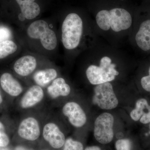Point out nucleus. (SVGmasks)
I'll use <instances>...</instances> for the list:
<instances>
[{
  "label": "nucleus",
  "instance_id": "obj_1",
  "mask_svg": "<svg viewBox=\"0 0 150 150\" xmlns=\"http://www.w3.org/2000/svg\"><path fill=\"white\" fill-rule=\"evenodd\" d=\"M96 20L100 29L105 31L111 29L115 32L129 29L133 23L130 13L125 9L118 8L100 11L97 14Z\"/></svg>",
  "mask_w": 150,
  "mask_h": 150
},
{
  "label": "nucleus",
  "instance_id": "obj_2",
  "mask_svg": "<svg viewBox=\"0 0 150 150\" xmlns=\"http://www.w3.org/2000/svg\"><path fill=\"white\" fill-rule=\"evenodd\" d=\"M83 32V22L76 13L67 16L62 25V41L66 49L72 50L79 44Z\"/></svg>",
  "mask_w": 150,
  "mask_h": 150
},
{
  "label": "nucleus",
  "instance_id": "obj_3",
  "mask_svg": "<svg viewBox=\"0 0 150 150\" xmlns=\"http://www.w3.org/2000/svg\"><path fill=\"white\" fill-rule=\"evenodd\" d=\"M115 67L111 58L105 56L100 59L99 66H89L86 71V75L89 82L93 85L110 82L119 75Z\"/></svg>",
  "mask_w": 150,
  "mask_h": 150
},
{
  "label": "nucleus",
  "instance_id": "obj_4",
  "mask_svg": "<svg viewBox=\"0 0 150 150\" xmlns=\"http://www.w3.org/2000/svg\"><path fill=\"white\" fill-rule=\"evenodd\" d=\"M27 34L30 38L40 39L41 44L46 50H53L56 48V33L49 28L48 23L44 21L40 20L33 22L28 28Z\"/></svg>",
  "mask_w": 150,
  "mask_h": 150
},
{
  "label": "nucleus",
  "instance_id": "obj_5",
  "mask_svg": "<svg viewBox=\"0 0 150 150\" xmlns=\"http://www.w3.org/2000/svg\"><path fill=\"white\" fill-rule=\"evenodd\" d=\"M94 93L93 102L101 109L111 110L118 106V99L110 82L97 85Z\"/></svg>",
  "mask_w": 150,
  "mask_h": 150
},
{
  "label": "nucleus",
  "instance_id": "obj_6",
  "mask_svg": "<svg viewBox=\"0 0 150 150\" xmlns=\"http://www.w3.org/2000/svg\"><path fill=\"white\" fill-rule=\"evenodd\" d=\"M113 115L108 112H103L96 118L94 123V136L100 144H106L113 139Z\"/></svg>",
  "mask_w": 150,
  "mask_h": 150
},
{
  "label": "nucleus",
  "instance_id": "obj_7",
  "mask_svg": "<svg viewBox=\"0 0 150 150\" xmlns=\"http://www.w3.org/2000/svg\"><path fill=\"white\" fill-rule=\"evenodd\" d=\"M62 112L64 115L68 118L70 123L76 128L82 127L86 122V113L77 103H67L63 107Z\"/></svg>",
  "mask_w": 150,
  "mask_h": 150
},
{
  "label": "nucleus",
  "instance_id": "obj_8",
  "mask_svg": "<svg viewBox=\"0 0 150 150\" xmlns=\"http://www.w3.org/2000/svg\"><path fill=\"white\" fill-rule=\"evenodd\" d=\"M18 133L19 136L24 139L30 141L37 140L40 134L38 121L33 117L25 118L19 125Z\"/></svg>",
  "mask_w": 150,
  "mask_h": 150
},
{
  "label": "nucleus",
  "instance_id": "obj_9",
  "mask_svg": "<svg viewBox=\"0 0 150 150\" xmlns=\"http://www.w3.org/2000/svg\"><path fill=\"white\" fill-rule=\"evenodd\" d=\"M43 136L44 139L54 149H59L64 144L66 139L59 126L54 123H48L43 127Z\"/></svg>",
  "mask_w": 150,
  "mask_h": 150
},
{
  "label": "nucleus",
  "instance_id": "obj_10",
  "mask_svg": "<svg viewBox=\"0 0 150 150\" xmlns=\"http://www.w3.org/2000/svg\"><path fill=\"white\" fill-rule=\"evenodd\" d=\"M135 40L137 46L142 51H150V18L146 19L141 23Z\"/></svg>",
  "mask_w": 150,
  "mask_h": 150
},
{
  "label": "nucleus",
  "instance_id": "obj_11",
  "mask_svg": "<svg viewBox=\"0 0 150 150\" xmlns=\"http://www.w3.org/2000/svg\"><path fill=\"white\" fill-rule=\"evenodd\" d=\"M44 96V91L41 86L38 85L33 86L22 98L21 106L23 109L33 107L43 100Z\"/></svg>",
  "mask_w": 150,
  "mask_h": 150
},
{
  "label": "nucleus",
  "instance_id": "obj_12",
  "mask_svg": "<svg viewBox=\"0 0 150 150\" xmlns=\"http://www.w3.org/2000/svg\"><path fill=\"white\" fill-rule=\"evenodd\" d=\"M0 84L4 91L11 96H18L22 92L21 85L10 73H5L1 76Z\"/></svg>",
  "mask_w": 150,
  "mask_h": 150
},
{
  "label": "nucleus",
  "instance_id": "obj_13",
  "mask_svg": "<svg viewBox=\"0 0 150 150\" xmlns=\"http://www.w3.org/2000/svg\"><path fill=\"white\" fill-rule=\"evenodd\" d=\"M36 67L37 61L35 57L28 55L18 59L13 65V69L17 74L26 76L33 72Z\"/></svg>",
  "mask_w": 150,
  "mask_h": 150
},
{
  "label": "nucleus",
  "instance_id": "obj_14",
  "mask_svg": "<svg viewBox=\"0 0 150 150\" xmlns=\"http://www.w3.org/2000/svg\"><path fill=\"white\" fill-rule=\"evenodd\" d=\"M71 89L64 79L58 78L55 79L47 88L48 95L52 98H57L60 96H67L71 93Z\"/></svg>",
  "mask_w": 150,
  "mask_h": 150
},
{
  "label": "nucleus",
  "instance_id": "obj_15",
  "mask_svg": "<svg viewBox=\"0 0 150 150\" xmlns=\"http://www.w3.org/2000/svg\"><path fill=\"white\" fill-rule=\"evenodd\" d=\"M20 7L21 14L25 18L31 20L35 18L40 13V6L35 0H16Z\"/></svg>",
  "mask_w": 150,
  "mask_h": 150
},
{
  "label": "nucleus",
  "instance_id": "obj_16",
  "mask_svg": "<svg viewBox=\"0 0 150 150\" xmlns=\"http://www.w3.org/2000/svg\"><path fill=\"white\" fill-rule=\"evenodd\" d=\"M57 76L56 70L51 68L38 71L34 74L33 79L38 85L44 86L54 81Z\"/></svg>",
  "mask_w": 150,
  "mask_h": 150
},
{
  "label": "nucleus",
  "instance_id": "obj_17",
  "mask_svg": "<svg viewBox=\"0 0 150 150\" xmlns=\"http://www.w3.org/2000/svg\"><path fill=\"white\" fill-rule=\"evenodd\" d=\"M149 105L147 100L144 98H141L137 100L136 107L130 113L131 118L134 121L140 120L142 115L147 112Z\"/></svg>",
  "mask_w": 150,
  "mask_h": 150
},
{
  "label": "nucleus",
  "instance_id": "obj_18",
  "mask_svg": "<svg viewBox=\"0 0 150 150\" xmlns=\"http://www.w3.org/2000/svg\"><path fill=\"white\" fill-rule=\"evenodd\" d=\"M17 46L11 40H7L0 42V59L13 54L17 51Z\"/></svg>",
  "mask_w": 150,
  "mask_h": 150
},
{
  "label": "nucleus",
  "instance_id": "obj_19",
  "mask_svg": "<svg viewBox=\"0 0 150 150\" xmlns=\"http://www.w3.org/2000/svg\"><path fill=\"white\" fill-rule=\"evenodd\" d=\"M64 150H83V146L81 142L69 138L65 141Z\"/></svg>",
  "mask_w": 150,
  "mask_h": 150
},
{
  "label": "nucleus",
  "instance_id": "obj_20",
  "mask_svg": "<svg viewBox=\"0 0 150 150\" xmlns=\"http://www.w3.org/2000/svg\"><path fill=\"white\" fill-rule=\"evenodd\" d=\"M10 140L6 133L4 125L0 121V147H4L8 145Z\"/></svg>",
  "mask_w": 150,
  "mask_h": 150
},
{
  "label": "nucleus",
  "instance_id": "obj_21",
  "mask_svg": "<svg viewBox=\"0 0 150 150\" xmlns=\"http://www.w3.org/2000/svg\"><path fill=\"white\" fill-rule=\"evenodd\" d=\"M131 147V142L127 139L118 140L115 143V148L117 150H130Z\"/></svg>",
  "mask_w": 150,
  "mask_h": 150
},
{
  "label": "nucleus",
  "instance_id": "obj_22",
  "mask_svg": "<svg viewBox=\"0 0 150 150\" xmlns=\"http://www.w3.org/2000/svg\"><path fill=\"white\" fill-rule=\"evenodd\" d=\"M11 33L9 30L5 27H0V42L8 40Z\"/></svg>",
  "mask_w": 150,
  "mask_h": 150
},
{
  "label": "nucleus",
  "instance_id": "obj_23",
  "mask_svg": "<svg viewBox=\"0 0 150 150\" xmlns=\"http://www.w3.org/2000/svg\"><path fill=\"white\" fill-rule=\"evenodd\" d=\"M141 85L146 91L150 92V76H145L141 79Z\"/></svg>",
  "mask_w": 150,
  "mask_h": 150
},
{
  "label": "nucleus",
  "instance_id": "obj_24",
  "mask_svg": "<svg viewBox=\"0 0 150 150\" xmlns=\"http://www.w3.org/2000/svg\"><path fill=\"white\" fill-rule=\"evenodd\" d=\"M140 121L143 124H147L150 122V105L146 113L142 115L140 119Z\"/></svg>",
  "mask_w": 150,
  "mask_h": 150
},
{
  "label": "nucleus",
  "instance_id": "obj_25",
  "mask_svg": "<svg viewBox=\"0 0 150 150\" xmlns=\"http://www.w3.org/2000/svg\"><path fill=\"white\" fill-rule=\"evenodd\" d=\"M85 150H101V149L99 147L97 146H92L88 147Z\"/></svg>",
  "mask_w": 150,
  "mask_h": 150
},
{
  "label": "nucleus",
  "instance_id": "obj_26",
  "mask_svg": "<svg viewBox=\"0 0 150 150\" xmlns=\"http://www.w3.org/2000/svg\"><path fill=\"white\" fill-rule=\"evenodd\" d=\"M15 150H33L32 149H27V148H26L24 147L23 146H17L16 147L15 149Z\"/></svg>",
  "mask_w": 150,
  "mask_h": 150
},
{
  "label": "nucleus",
  "instance_id": "obj_27",
  "mask_svg": "<svg viewBox=\"0 0 150 150\" xmlns=\"http://www.w3.org/2000/svg\"><path fill=\"white\" fill-rule=\"evenodd\" d=\"M3 101V99L1 95V93H0V105L2 103Z\"/></svg>",
  "mask_w": 150,
  "mask_h": 150
},
{
  "label": "nucleus",
  "instance_id": "obj_28",
  "mask_svg": "<svg viewBox=\"0 0 150 150\" xmlns=\"http://www.w3.org/2000/svg\"><path fill=\"white\" fill-rule=\"evenodd\" d=\"M149 75L150 76V67H149Z\"/></svg>",
  "mask_w": 150,
  "mask_h": 150
},
{
  "label": "nucleus",
  "instance_id": "obj_29",
  "mask_svg": "<svg viewBox=\"0 0 150 150\" xmlns=\"http://www.w3.org/2000/svg\"><path fill=\"white\" fill-rule=\"evenodd\" d=\"M6 150V149H3V150Z\"/></svg>",
  "mask_w": 150,
  "mask_h": 150
},
{
  "label": "nucleus",
  "instance_id": "obj_30",
  "mask_svg": "<svg viewBox=\"0 0 150 150\" xmlns=\"http://www.w3.org/2000/svg\"></svg>",
  "mask_w": 150,
  "mask_h": 150
}]
</instances>
